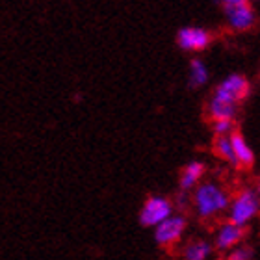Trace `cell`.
<instances>
[{
	"label": "cell",
	"instance_id": "obj_11",
	"mask_svg": "<svg viewBox=\"0 0 260 260\" xmlns=\"http://www.w3.org/2000/svg\"><path fill=\"white\" fill-rule=\"evenodd\" d=\"M205 164L203 162H190L188 166H184L182 169V173H180V179H179V184H180V190L184 191H190L195 190L197 184H199V180L203 179V175H205Z\"/></svg>",
	"mask_w": 260,
	"mask_h": 260
},
{
	"label": "cell",
	"instance_id": "obj_17",
	"mask_svg": "<svg viewBox=\"0 0 260 260\" xmlns=\"http://www.w3.org/2000/svg\"><path fill=\"white\" fill-rule=\"evenodd\" d=\"M188 203H190V195H188V191H184V190H180L179 193L175 195V201H173V205L177 206V208H186L188 206Z\"/></svg>",
	"mask_w": 260,
	"mask_h": 260
},
{
	"label": "cell",
	"instance_id": "obj_5",
	"mask_svg": "<svg viewBox=\"0 0 260 260\" xmlns=\"http://www.w3.org/2000/svg\"><path fill=\"white\" fill-rule=\"evenodd\" d=\"M247 236V229L238 227L234 223H225L219 227L216 234V242H214V247L217 251H231L234 247H238V244L244 242V238Z\"/></svg>",
	"mask_w": 260,
	"mask_h": 260
},
{
	"label": "cell",
	"instance_id": "obj_10",
	"mask_svg": "<svg viewBox=\"0 0 260 260\" xmlns=\"http://www.w3.org/2000/svg\"><path fill=\"white\" fill-rule=\"evenodd\" d=\"M231 140H233V147H234V154H236V160H238V168L244 169H251L253 164H255V154L251 151V147L247 145V141L238 130H234L231 134Z\"/></svg>",
	"mask_w": 260,
	"mask_h": 260
},
{
	"label": "cell",
	"instance_id": "obj_1",
	"mask_svg": "<svg viewBox=\"0 0 260 260\" xmlns=\"http://www.w3.org/2000/svg\"><path fill=\"white\" fill-rule=\"evenodd\" d=\"M191 203L195 206L197 216L203 217V219L217 216V214L225 212L231 206L229 193L217 184H214V182H205V184L197 186L193 190Z\"/></svg>",
	"mask_w": 260,
	"mask_h": 260
},
{
	"label": "cell",
	"instance_id": "obj_6",
	"mask_svg": "<svg viewBox=\"0 0 260 260\" xmlns=\"http://www.w3.org/2000/svg\"><path fill=\"white\" fill-rule=\"evenodd\" d=\"M216 93L231 99L234 103H240L249 95V82L242 75H231L216 87Z\"/></svg>",
	"mask_w": 260,
	"mask_h": 260
},
{
	"label": "cell",
	"instance_id": "obj_9",
	"mask_svg": "<svg viewBox=\"0 0 260 260\" xmlns=\"http://www.w3.org/2000/svg\"><path fill=\"white\" fill-rule=\"evenodd\" d=\"M227 13V21L234 30H247L255 24V11L249 4L238 6L233 10H225Z\"/></svg>",
	"mask_w": 260,
	"mask_h": 260
},
{
	"label": "cell",
	"instance_id": "obj_8",
	"mask_svg": "<svg viewBox=\"0 0 260 260\" xmlns=\"http://www.w3.org/2000/svg\"><path fill=\"white\" fill-rule=\"evenodd\" d=\"M206 110H208V115L212 117V121H219V119L233 121L236 112H238V103H234L231 99L223 97V95L214 91V97L210 99Z\"/></svg>",
	"mask_w": 260,
	"mask_h": 260
},
{
	"label": "cell",
	"instance_id": "obj_2",
	"mask_svg": "<svg viewBox=\"0 0 260 260\" xmlns=\"http://www.w3.org/2000/svg\"><path fill=\"white\" fill-rule=\"evenodd\" d=\"M258 212H260L258 191L245 188V190L238 191V195L231 201V206H229V221L238 225V227H245Z\"/></svg>",
	"mask_w": 260,
	"mask_h": 260
},
{
	"label": "cell",
	"instance_id": "obj_13",
	"mask_svg": "<svg viewBox=\"0 0 260 260\" xmlns=\"http://www.w3.org/2000/svg\"><path fill=\"white\" fill-rule=\"evenodd\" d=\"M212 247L208 242L205 240H193L190 242L188 245H184V249H182V258L184 260H206L208 256L212 255Z\"/></svg>",
	"mask_w": 260,
	"mask_h": 260
},
{
	"label": "cell",
	"instance_id": "obj_19",
	"mask_svg": "<svg viewBox=\"0 0 260 260\" xmlns=\"http://www.w3.org/2000/svg\"><path fill=\"white\" fill-rule=\"evenodd\" d=\"M256 191H258V195H260V180H258V186H256Z\"/></svg>",
	"mask_w": 260,
	"mask_h": 260
},
{
	"label": "cell",
	"instance_id": "obj_3",
	"mask_svg": "<svg viewBox=\"0 0 260 260\" xmlns=\"http://www.w3.org/2000/svg\"><path fill=\"white\" fill-rule=\"evenodd\" d=\"M175 205L171 199H166L162 195H149L140 210V225L141 227H154L173 216Z\"/></svg>",
	"mask_w": 260,
	"mask_h": 260
},
{
	"label": "cell",
	"instance_id": "obj_4",
	"mask_svg": "<svg viewBox=\"0 0 260 260\" xmlns=\"http://www.w3.org/2000/svg\"><path fill=\"white\" fill-rule=\"evenodd\" d=\"M186 221L184 216H171L169 219H166L164 223H160L156 229H154V242H156L160 247H173L180 242L182 234L186 231Z\"/></svg>",
	"mask_w": 260,
	"mask_h": 260
},
{
	"label": "cell",
	"instance_id": "obj_12",
	"mask_svg": "<svg viewBox=\"0 0 260 260\" xmlns=\"http://www.w3.org/2000/svg\"><path fill=\"white\" fill-rule=\"evenodd\" d=\"M212 151L217 158H221L223 162L231 164V166H238L231 136H216V140L212 143Z\"/></svg>",
	"mask_w": 260,
	"mask_h": 260
},
{
	"label": "cell",
	"instance_id": "obj_16",
	"mask_svg": "<svg viewBox=\"0 0 260 260\" xmlns=\"http://www.w3.org/2000/svg\"><path fill=\"white\" fill-rule=\"evenodd\" d=\"M212 130H214L216 136H231L234 132V121L231 119L212 121Z\"/></svg>",
	"mask_w": 260,
	"mask_h": 260
},
{
	"label": "cell",
	"instance_id": "obj_18",
	"mask_svg": "<svg viewBox=\"0 0 260 260\" xmlns=\"http://www.w3.org/2000/svg\"><path fill=\"white\" fill-rule=\"evenodd\" d=\"M221 4L225 10H233V8H238V6L247 4V0H221Z\"/></svg>",
	"mask_w": 260,
	"mask_h": 260
},
{
	"label": "cell",
	"instance_id": "obj_15",
	"mask_svg": "<svg viewBox=\"0 0 260 260\" xmlns=\"http://www.w3.org/2000/svg\"><path fill=\"white\" fill-rule=\"evenodd\" d=\"M253 255H255V251L251 245H238L229 251L227 255L223 256V260H251Z\"/></svg>",
	"mask_w": 260,
	"mask_h": 260
},
{
	"label": "cell",
	"instance_id": "obj_7",
	"mask_svg": "<svg viewBox=\"0 0 260 260\" xmlns=\"http://www.w3.org/2000/svg\"><path fill=\"white\" fill-rule=\"evenodd\" d=\"M179 45L184 50H203L210 43V34L205 28H182L179 32Z\"/></svg>",
	"mask_w": 260,
	"mask_h": 260
},
{
	"label": "cell",
	"instance_id": "obj_14",
	"mask_svg": "<svg viewBox=\"0 0 260 260\" xmlns=\"http://www.w3.org/2000/svg\"><path fill=\"white\" fill-rule=\"evenodd\" d=\"M208 80V69L201 60H193L190 65V82L191 86H203Z\"/></svg>",
	"mask_w": 260,
	"mask_h": 260
}]
</instances>
